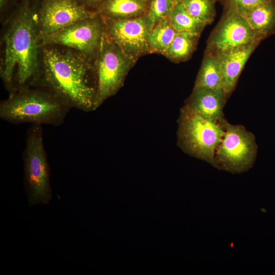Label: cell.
Masks as SVG:
<instances>
[{
    "mask_svg": "<svg viewBox=\"0 0 275 275\" xmlns=\"http://www.w3.org/2000/svg\"><path fill=\"white\" fill-rule=\"evenodd\" d=\"M40 0H19L2 21L0 77L9 95L36 86L40 67L36 13Z\"/></svg>",
    "mask_w": 275,
    "mask_h": 275,
    "instance_id": "1",
    "label": "cell"
},
{
    "mask_svg": "<svg viewBox=\"0 0 275 275\" xmlns=\"http://www.w3.org/2000/svg\"><path fill=\"white\" fill-rule=\"evenodd\" d=\"M36 87H43L71 108L96 109L97 77L94 62L81 53L59 45L40 46Z\"/></svg>",
    "mask_w": 275,
    "mask_h": 275,
    "instance_id": "2",
    "label": "cell"
},
{
    "mask_svg": "<svg viewBox=\"0 0 275 275\" xmlns=\"http://www.w3.org/2000/svg\"><path fill=\"white\" fill-rule=\"evenodd\" d=\"M71 108L42 87L23 88L0 102V118L15 124L59 126Z\"/></svg>",
    "mask_w": 275,
    "mask_h": 275,
    "instance_id": "3",
    "label": "cell"
},
{
    "mask_svg": "<svg viewBox=\"0 0 275 275\" xmlns=\"http://www.w3.org/2000/svg\"><path fill=\"white\" fill-rule=\"evenodd\" d=\"M22 158L23 185L29 206L48 204L51 199L52 191L42 125L32 124L28 129Z\"/></svg>",
    "mask_w": 275,
    "mask_h": 275,
    "instance_id": "4",
    "label": "cell"
},
{
    "mask_svg": "<svg viewBox=\"0 0 275 275\" xmlns=\"http://www.w3.org/2000/svg\"><path fill=\"white\" fill-rule=\"evenodd\" d=\"M223 122L206 119L184 105L178 120L179 146L186 153L215 167V151L224 133Z\"/></svg>",
    "mask_w": 275,
    "mask_h": 275,
    "instance_id": "5",
    "label": "cell"
},
{
    "mask_svg": "<svg viewBox=\"0 0 275 275\" xmlns=\"http://www.w3.org/2000/svg\"><path fill=\"white\" fill-rule=\"evenodd\" d=\"M135 63L104 34L94 61L97 81L96 109L121 88Z\"/></svg>",
    "mask_w": 275,
    "mask_h": 275,
    "instance_id": "6",
    "label": "cell"
},
{
    "mask_svg": "<svg viewBox=\"0 0 275 275\" xmlns=\"http://www.w3.org/2000/svg\"><path fill=\"white\" fill-rule=\"evenodd\" d=\"M224 133L215 153V167L233 173L251 168L256 159L258 146L254 134L241 125L223 122Z\"/></svg>",
    "mask_w": 275,
    "mask_h": 275,
    "instance_id": "7",
    "label": "cell"
},
{
    "mask_svg": "<svg viewBox=\"0 0 275 275\" xmlns=\"http://www.w3.org/2000/svg\"><path fill=\"white\" fill-rule=\"evenodd\" d=\"M104 34V19L96 13L54 34L39 38V44L40 46L52 44L69 47L94 62Z\"/></svg>",
    "mask_w": 275,
    "mask_h": 275,
    "instance_id": "8",
    "label": "cell"
},
{
    "mask_svg": "<svg viewBox=\"0 0 275 275\" xmlns=\"http://www.w3.org/2000/svg\"><path fill=\"white\" fill-rule=\"evenodd\" d=\"M264 39L253 30L240 12L223 8L221 18L208 38L205 50L217 58L229 50Z\"/></svg>",
    "mask_w": 275,
    "mask_h": 275,
    "instance_id": "9",
    "label": "cell"
},
{
    "mask_svg": "<svg viewBox=\"0 0 275 275\" xmlns=\"http://www.w3.org/2000/svg\"><path fill=\"white\" fill-rule=\"evenodd\" d=\"M105 35L135 61L150 53L148 40L153 23L148 14L128 19H104Z\"/></svg>",
    "mask_w": 275,
    "mask_h": 275,
    "instance_id": "10",
    "label": "cell"
},
{
    "mask_svg": "<svg viewBox=\"0 0 275 275\" xmlns=\"http://www.w3.org/2000/svg\"><path fill=\"white\" fill-rule=\"evenodd\" d=\"M95 14L76 0H40L36 13L39 38L54 34Z\"/></svg>",
    "mask_w": 275,
    "mask_h": 275,
    "instance_id": "11",
    "label": "cell"
},
{
    "mask_svg": "<svg viewBox=\"0 0 275 275\" xmlns=\"http://www.w3.org/2000/svg\"><path fill=\"white\" fill-rule=\"evenodd\" d=\"M227 98L223 89L194 87L185 105L206 119L221 123L225 119L223 109Z\"/></svg>",
    "mask_w": 275,
    "mask_h": 275,
    "instance_id": "12",
    "label": "cell"
},
{
    "mask_svg": "<svg viewBox=\"0 0 275 275\" xmlns=\"http://www.w3.org/2000/svg\"><path fill=\"white\" fill-rule=\"evenodd\" d=\"M260 43L253 42L227 51L217 57L223 78V90L227 97L235 89L246 62Z\"/></svg>",
    "mask_w": 275,
    "mask_h": 275,
    "instance_id": "13",
    "label": "cell"
},
{
    "mask_svg": "<svg viewBox=\"0 0 275 275\" xmlns=\"http://www.w3.org/2000/svg\"><path fill=\"white\" fill-rule=\"evenodd\" d=\"M149 0H107L97 13L103 18L125 20L147 14Z\"/></svg>",
    "mask_w": 275,
    "mask_h": 275,
    "instance_id": "14",
    "label": "cell"
},
{
    "mask_svg": "<svg viewBox=\"0 0 275 275\" xmlns=\"http://www.w3.org/2000/svg\"><path fill=\"white\" fill-rule=\"evenodd\" d=\"M241 13L253 30L265 39L275 34V0L262 2Z\"/></svg>",
    "mask_w": 275,
    "mask_h": 275,
    "instance_id": "15",
    "label": "cell"
},
{
    "mask_svg": "<svg viewBox=\"0 0 275 275\" xmlns=\"http://www.w3.org/2000/svg\"><path fill=\"white\" fill-rule=\"evenodd\" d=\"M194 87L223 89L224 81L218 60L206 50Z\"/></svg>",
    "mask_w": 275,
    "mask_h": 275,
    "instance_id": "16",
    "label": "cell"
},
{
    "mask_svg": "<svg viewBox=\"0 0 275 275\" xmlns=\"http://www.w3.org/2000/svg\"><path fill=\"white\" fill-rule=\"evenodd\" d=\"M200 36L186 32H177L163 56L177 63L188 60L197 47Z\"/></svg>",
    "mask_w": 275,
    "mask_h": 275,
    "instance_id": "17",
    "label": "cell"
},
{
    "mask_svg": "<svg viewBox=\"0 0 275 275\" xmlns=\"http://www.w3.org/2000/svg\"><path fill=\"white\" fill-rule=\"evenodd\" d=\"M177 32L171 25L169 18L154 25L148 40L150 53H156L163 55Z\"/></svg>",
    "mask_w": 275,
    "mask_h": 275,
    "instance_id": "18",
    "label": "cell"
},
{
    "mask_svg": "<svg viewBox=\"0 0 275 275\" xmlns=\"http://www.w3.org/2000/svg\"><path fill=\"white\" fill-rule=\"evenodd\" d=\"M169 19L176 31L186 32L199 36L207 25L189 14L181 2L174 5Z\"/></svg>",
    "mask_w": 275,
    "mask_h": 275,
    "instance_id": "19",
    "label": "cell"
},
{
    "mask_svg": "<svg viewBox=\"0 0 275 275\" xmlns=\"http://www.w3.org/2000/svg\"><path fill=\"white\" fill-rule=\"evenodd\" d=\"M217 0H182L186 10L191 15L204 22L211 24L216 15Z\"/></svg>",
    "mask_w": 275,
    "mask_h": 275,
    "instance_id": "20",
    "label": "cell"
},
{
    "mask_svg": "<svg viewBox=\"0 0 275 275\" xmlns=\"http://www.w3.org/2000/svg\"><path fill=\"white\" fill-rule=\"evenodd\" d=\"M176 3L174 0H149L147 14L151 19L153 25L169 18Z\"/></svg>",
    "mask_w": 275,
    "mask_h": 275,
    "instance_id": "21",
    "label": "cell"
},
{
    "mask_svg": "<svg viewBox=\"0 0 275 275\" xmlns=\"http://www.w3.org/2000/svg\"><path fill=\"white\" fill-rule=\"evenodd\" d=\"M269 0H219L223 8L231 9L241 13L260 3Z\"/></svg>",
    "mask_w": 275,
    "mask_h": 275,
    "instance_id": "22",
    "label": "cell"
},
{
    "mask_svg": "<svg viewBox=\"0 0 275 275\" xmlns=\"http://www.w3.org/2000/svg\"><path fill=\"white\" fill-rule=\"evenodd\" d=\"M89 11L97 13L99 9L107 0H76Z\"/></svg>",
    "mask_w": 275,
    "mask_h": 275,
    "instance_id": "23",
    "label": "cell"
},
{
    "mask_svg": "<svg viewBox=\"0 0 275 275\" xmlns=\"http://www.w3.org/2000/svg\"><path fill=\"white\" fill-rule=\"evenodd\" d=\"M19 0H0L1 22L10 13Z\"/></svg>",
    "mask_w": 275,
    "mask_h": 275,
    "instance_id": "24",
    "label": "cell"
},
{
    "mask_svg": "<svg viewBox=\"0 0 275 275\" xmlns=\"http://www.w3.org/2000/svg\"><path fill=\"white\" fill-rule=\"evenodd\" d=\"M176 3H179L181 2L182 0H174Z\"/></svg>",
    "mask_w": 275,
    "mask_h": 275,
    "instance_id": "25",
    "label": "cell"
}]
</instances>
